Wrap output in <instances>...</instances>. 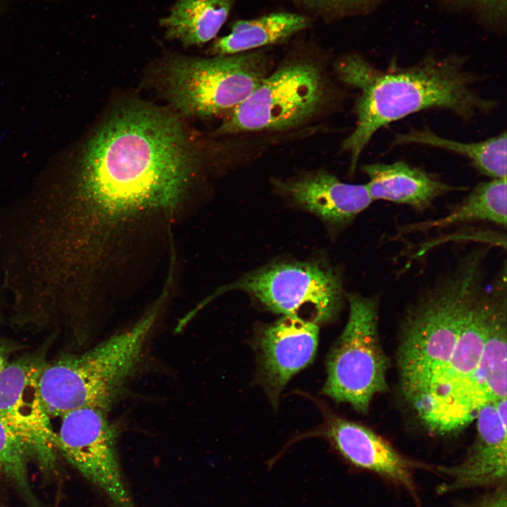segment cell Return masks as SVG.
Masks as SVG:
<instances>
[{
    "mask_svg": "<svg viewBox=\"0 0 507 507\" xmlns=\"http://www.w3.org/2000/svg\"><path fill=\"white\" fill-rule=\"evenodd\" d=\"M475 419L477 434L465 458L456 465L439 468L450 478L439 487V492L484 487L506 480V399L484 405Z\"/></svg>",
    "mask_w": 507,
    "mask_h": 507,
    "instance_id": "12",
    "label": "cell"
},
{
    "mask_svg": "<svg viewBox=\"0 0 507 507\" xmlns=\"http://www.w3.org/2000/svg\"><path fill=\"white\" fill-rule=\"evenodd\" d=\"M232 6V0H176L159 24L168 39L185 47L200 46L217 35Z\"/></svg>",
    "mask_w": 507,
    "mask_h": 507,
    "instance_id": "20",
    "label": "cell"
},
{
    "mask_svg": "<svg viewBox=\"0 0 507 507\" xmlns=\"http://www.w3.org/2000/svg\"><path fill=\"white\" fill-rule=\"evenodd\" d=\"M463 56L428 55L408 67H375L361 54L351 53L336 62L346 84L359 90L355 102L356 125L344 140L354 172L361 154L381 127L428 109H443L468 120L497 106L494 99L474 88L479 77L465 68Z\"/></svg>",
    "mask_w": 507,
    "mask_h": 507,
    "instance_id": "2",
    "label": "cell"
},
{
    "mask_svg": "<svg viewBox=\"0 0 507 507\" xmlns=\"http://www.w3.org/2000/svg\"><path fill=\"white\" fill-rule=\"evenodd\" d=\"M10 348L0 341V372L8 364Z\"/></svg>",
    "mask_w": 507,
    "mask_h": 507,
    "instance_id": "26",
    "label": "cell"
},
{
    "mask_svg": "<svg viewBox=\"0 0 507 507\" xmlns=\"http://www.w3.org/2000/svg\"><path fill=\"white\" fill-rule=\"evenodd\" d=\"M29 460L20 440L0 418V475L15 485L28 507H39L29 481Z\"/></svg>",
    "mask_w": 507,
    "mask_h": 507,
    "instance_id": "22",
    "label": "cell"
},
{
    "mask_svg": "<svg viewBox=\"0 0 507 507\" xmlns=\"http://www.w3.org/2000/svg\"><path fill=\"white\" fill-rule=\"evenodd\" d=\"M185 135L157 108L118 110L88 142L73 180L43 196L39 213L49 233L70 250L96 255L126 225L173 212L195 170Z\"/></svg>",
    "mask_w": 507,
    "mask_h": 507,
    "instance_id": "1",
    "label": "cell"
},
{
    "mask_svg": "<svg viewBox=\"0 0 507 507\" xmlns=\"http://www.w3.org/2000/svg\"><path fill=\"white\" fill-rule=\"evenodd\" d=\"M455 7L467 11L480 23L497 30L505 29L506 0H444Z\"/></svg>",
    "mask_w": 507,
    "mask_h": 507,
    "instance_id": "23",
    "label": "cell"
},
{
    "mask_svg": "<svg viewBox=\"0 0 507 507\" xmlns=\"http://www.w3.org/2000/svg\"><path fill=\"white\" fill-rule=\"evenodd\" d=\"M486 223L506 227V179L477 184L468 196L445 215L399 226L396 237L440 230L455 225Z\"/></svg>",
    "mask_w": 507,
    "mask_h": 507,
    "instance_id": "18",
    "label": "cell"
},
{
    "mask_svg": "<svg viewBox=\"0 0 507 507\" xmlns=\"http://www.w3.org/2000/svg\"><path fill=\"white\" fill-rule=\"evenodd\" d=\"M46 363L44 353L27 355L0 372V418L20 440L30 460L51 472L58 453L38 384Z\"/></svg>",
    "mask_w": 507,
    "mask_h": 507,
    "instance_id": "11",
    "label": "cell"
},
{
    "mask_svg": "<svg viewBox=\"0 0 507 507\" xmlns=\"http://www.w3.org/2000/svg\"><path fill=\"white\" fill-rule=\"evenodd\" d=\"M275 184L294 205L335 227L348 225L373 202L365 184L346 183L325 171Z\"/></svg>",
    "mask_w": 507,
    "mask_h": 507,
    "instance_id": "14",
    "label": "cell"
},
{
    "mask_svg": "<svg viewBox=\"0 0 507 507\" xmlns=\"http://www.w3.org/2000/svg\"><path fill=\"white\" fill-rule=\"evenodd\" d=\"M8 1H12V0H0V4L6 2Z\"/></svg>",
    "mask_w": 507,
    "mask_h": 507,
    "instance_id": "27",
    "label": "cell"
},
{
    "mask_svg": "<svg viewBox=\"0 0 507 507\" xmlns=\"http://www.w3.org/2000/svg\"><path fill=\"white\" fill-rule=\"evenodd\" d=\"M491 249L479 245L459 256L404 311L397 363L401 390L414 410L451 358L468 311L485 285Z\"/></svg>",
    "mask_w": 507,
    "mask_h": 507,
    "instance_id": "3",
    "label": "cell"
},
{
    "mask_svg": "<svg viewBox=\"0 0 507 507\" xmlns=\"http://www.w3.org/2000/svg\"><path fill=\"white\" fill-rule=\"evenodd\" d=\"M309 19L292 12H274L235 21L230 32L215 40L208 49L213 56L236 54L287 39L306 28Z\"/></svg>",
    "mask_w": 507,
    "mask_h": 507,
    "instance_id": "19",
    "label": "cell"
},
{
    "mask_svg": "<svg viewBox=\"0 0 507 507\" xmlns=\"http://www.w3.org/2000/svg\"><path fill=\"white\" fill-rule=\"evenodd\" d=\"M167 293L129 329L82 353L45 364L38 384L49 417L87 407L108 411L138 367Z\"/></svg>",
    "mask_w": 507,
    "mask_h": 507,
    "instance_id": "4",
    "label": "cell"
},
{
    "mask_svg": "<svg viewBox=\"0 0 507 507\" xmlns=\"http://www.w3.org/2000/svg\"><path fill=\"white\" fill-rule=\"evenodd\" d=\"M323 15L345 17L365 13L374 9L382 0H296Z\"/></svg>",
    "mask_w": 507,
    "mask_h": 507,
    "instance_id": "24",
    "label": "cell"
},
{
    "mask_svg": "<svg viewBox=\"0 0 507 507\" xmlns=\"http://www.w3.org/2000/svg\"><path fill=\"white\" fill-rule=\"evenodd\" d=\"M346 325L327 358L323 391L357 411H368L373 399L387 388L388 360L378 332L380 294H346Z\"/></svg>",
    "mask_w": 507,
    "mask_h": 507,
    "instance_id": "5",
    "label": "cell"
},
{
    "mask_svg": "<svg viewBox=\"0 0 507 507\" xmlns=\"http://www.w3.org/2000/svg\"><path fill=\"white\" fill-rule=\"evenodd\" d=\"M494 301L489 330L474 383L478 412L484 405L506 399L507 280L503 265L491 282Z\"/></svg>",
    "mask_w": 507,
    "mask_h": 507,
    "instance_id": "17",
    "label": "cell"
},
{
    "mask_svg": "<svg viewBox=\"0 0 507 507\" xmlns=\"http://www.w3.org/2000/svg\"><path fill=\"white\" fill-rule=\"evenodd\" d=\"M325 435L354 466L375 472L414 493L413 472L418 465L373 430L352 421L332 418Z\"/></svg>",
    "mask_w": 507,
    "mask_h": 507,
    "instance_id": "15",
    "label": "cell"
},
{
    "mask_svg": "<svg viewBox=\"0 0 507 507\" xmlns=\"http://www.w3.org/2000/svg\"><path fill=\"white\" fill-rule=\"evenodd\" d=\"M231 290L247 293L273 312L316 324L335 318L346 299L338 272L315 261H280L218 288L194 310Z\"/></svg>",
    "mask_w": 507,
    "mask_h": 507,
    "instance_id": "6",
    "label": "cell"
},
{
    "mask_svg": "<svg viewBox=\"0 0 507 507\" xmlns=\"http://www.w3.org/2000/svg\"><path fill=\"white\" fill-rule=\"evenodd\" d=\"M362 170L368 177L365 184L373 201H387L407 205L424 211L434 201L449 193L467 189L455 186L403 161L364 165Z\"/></svg>",
    "mask_w": 507,
    "mask_h": 507,
    "instance_id": "16",
    "label": "cell"
},
{
    "mask_svg": "<svg viewBox=\"0 0 507 507\" xmlns=\"http://www.w3.org/2000/svg\"><path fill=\"white\" fill-rule=\"evenodd\" d=\"M320 68L296 58L268 74L249 96L232 110L220 134L294 128L311 118L326 99Z\"/></svg>",
    "mask_w": 507,
    "mask_h": 507,
    "instance_id": "9",
    "label": "cell"
},
{
    "mask_svg": "<svg viewBox=\"0 0 507 507\" xmlns=\"http://www.w3.org/2000/svg\"><path fill=\"white\" fill-rule=\"evenodd\" d=\"M506 132L477 142H461L436 134L428 128L411 129L394 136L392 145L422 144L457 153L492 179H506Z\"/></svg>",
    "mask_w": 507,
    "mask_h": 507,
    "instance_id": "21",
    "label": "cell"
},
{
    "mask_svg": "<svg viewBox=\"0 0 507 507\" xmlns=\"http://www.w3.org/2000/svg\"><path fill=\"white\" fill-rule=\"evenodd\" d=\"M268 64L265 54L252 51L209 58H173L165 71L167 93L186 115L210 116L233 110L268 75Z\"/></svg>",
    "mask_w": 507,
    "mask_h": 507,
    "instance_id": "7",
    "label": "cell"
},
{
    "mask_svg": "<svg viewBox=\"0 0 507 507\" xmlns=\"http://www.w3.org/2000/svg\"><path fill=\"white\" fill-rule=\"evenodd\" d=\"M466 507H507L505 486L500 487L496 492Z\"/></svg>",
    "mask_w": 507,
    "mask_h": 507,
    "instance_id": "25",
    "label": "cell"
},
{
    "mask_svg": "<svg viewBox=\"0 0 507 507\" xmlns=\"http://www.w3.org/2000/svg\"><path fill=\"white\" fill-rule=\"evenodd\" d=\"M493 301L490 283L483 287L472 303L445 370L415 410L432 432H454L475 418V377L488 333Z\"/></svg>",
    "mask_w": 507,
    "mask_h": 507,
    "instance_id": "8",
    "label": "cell"
},
{
    "mask_svg": "<svg viewBox=\"0 0 507 507\" xmlns=\"http://www.w3.org/2000/svg\"><path fill=\"white\" fill-rule=\"evenodd\" d=\"M318 334V324L287 315L263 328L258 342L260 374L273 399L292 376L313 361Z\"/></svg>",
    "mask_w": 507,
    "mask_h": 507,
    "instance_id": "13",
    "label": "cell"
},
{
    "mask_svg": "<svg viewBox=\"0 0 507 507\" xmlns=\"http://www.w3.org/2000/svg\"><path fill=\"white\" fill-rule=\"evenodd\" d=\"M56 446L111 507H137L123 476L118 451L117 430L103 409L87 407L62 416Z\"/></svg>",
    "mask_w": 507,
    "mask_h": 507,
    "instance_id": "10",
    "label": "cell"
}]
</instances>
